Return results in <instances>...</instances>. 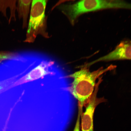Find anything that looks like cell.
Returning <instances> with one entry per match:
<instances>
[{
	"label": "cell",
	"instance_id": "6da1fadb",
	"mask_svg": "<svg viewBox=\"0 0 131 131\" xmlns=\"http://www.w3.org/2000/svg\"><path fill=\"white\" fill-rule=\"evenodd\" d=\"M115 67L111 65L106 68L102 67L91 72L83 66L79 71L64 77L74 79L70 86L64 89L69 91L78 100V105L82 111L83 106L87 104L94 92L97 79L103 73Z\"/></svg>",
	"mask_w": 131,
	"mask_h": 131
},
{
	"label": "cell",
	"instance_id": "7a4b0ae2",
	"mask_svg": "<svg viewBox=\"0 0 131 131\" xmlns=\"http://www.w3.org/2000/svg\"><path fill=\"white\" fill-rule=\"evenodd\" d=\"M130 3L121 0H83L74 3L63 4L58 8L74 26L78 17L83 14L108 8L131 9Z\"/></svg>",
	"mask_w": 131,
	"mask_h": 131
},
{
	"label": "cell",
	"instance_id": "3957f363",
	"mask_svg": "<svg viewBox=\"0 0 131 131\" xmlns=\"http://www.w3.org/2000/svg\"><path fill=\"white\" fill-rule=\"evenodd\" d=\"M47 1L32 0L30 16L24 42L33 43L39 35L45 38H50L47 31V17L45 14Z\"/></svg>",
	"mask_w": 131,
	"mask_h": 131
},
{
	"label": "cell",
	"instance_id": "277c9868",
	"mask_svg": "<svg viewBox=\"0 0 131 131\" xmlns=\"http://www.w3.org/2000/svg\"><path fill=\"white\" fill-rule=\"evenodd\" d=\"M52 61H43L37 66L20 77L8 88V89L20 86L38 80L48 75H54V72L50 71L49 68L54 64Z\"/></svg>",
	"mask_w": 131,
	"mask_h": 131
},
{
	"label": "cell",
	"instance_id": "5b68a950",
	"mask_svg": "<svg viewBox=\"0 0 131 131\" xmlns=\"http://www.w3.org/2000/svg\"><path fill=\"white\" fill-rule=\"evenodd\" d=\"M98 85V84L96 85L94 91L85 106V111L81 115L82 131H94L93 117L95 109L99 104L106 102L104 98L97 97Z\"/></svg>",
	"mask_w": 131,
	"mask_h": 131
},
{
	"label": "cell",
	"instance_id": "8992f818",
	"mask_svg": "<svg viewBox=\"0 0 131 131\" xmlns=\"http://www.w3.org/2000/svg\"><path fill=\"white\" fill-rule=\"evenodd\" d=\"M131 42L129 41H122L115 49L108 54L89 63L85 66L88 67L97 62L131 59Z\"/></svg>",
	"mask_w": 131,
	"mask_h": 131
},
{
	"label": "cell",
	"instance_id": "52a82bcc",
	"mask_svg": "<svg viewBox=\"0 0 131 131\" xmlns=\"http://www.w3.org/2000/svg\"><path fill=\"white\" fill-rule=\"evenodd\" d=\"M32 1V0H18L16 8L19 18L23 20V29L26 28L28 26L27 19Z\"/></svg>",
	"mask_w": 131,
	"mask_h": 131
},
{
	"label": "cell",
	"instance_id": "ba28073f",
	"mask_svg": "<svg viewBox=\"0 0 131 131\" xmlns=\"http://www.w3.org/2000/svg\"><path fill=\"white\" fill-rule=\"evenodd\" d=\"M17 53L8 51H0V63L5 60L12 59L18 57Z\"/></svg>",
	"mask_w": 131,
	"mask_h": 131
},
{
	"label": "cell",
	"instance_id": "9c48e42d",
	"mask_svg": "<svg viewBox=\"0 0 131 131\" xmlns=\"http://www.w3.org/2000/svg\"><path fill=\"white\" fill-rule=\"evenodd\" d=\"M78 110L77 118L75 125L73 131H80V121L81 117V109L80 107L78 106Z\"/></svg>",
	"mask_w": 131,
	"mask_h": 131
},
{
	"label": "cell",
	"instance_id": "30bf717a",
	"mask_svg": "<svg viewBox=\"0 0 131 131\" xmlns=\"http://www.w3.org/2000/svg\"><path fill=\"white\" fill-rule=\"evenodd\" d=\"M4 88V86L3 84L0 82V93L3 90Z\"/></svg>",
	"mask_w": 131,
	"mask_h": 131
},
{
	"label": "cell",
	"instance_id": "8fae6325",
	"mask_svg": "<svg viewBox=\"0 0 131 131\" xmlns=\"http://www.w3.org/2000/svg\"><path fill=\"white\" fill-rule=\"evenodd\" d=\"M8 124V123H5V124L3 129L2 131H6L7 128Z\"/></svg>",
	"mask_w": 131,
	"mask_h": 131
}]
</instances>
